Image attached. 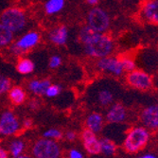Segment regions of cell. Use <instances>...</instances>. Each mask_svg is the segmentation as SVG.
Here are the masks:
<instances>
[{"label":"cell","mask_w":158,"mask_h":158,"mask_svg":"<svg viewBox=\"0 0 158 158\" xmlns=\"http://www.w3.org/2000/svg\"><path fill=\"white\" fill-rule=\"evenodd\" d=\"M128 118V112L126 107L119 102L113 103L106 114V120L110 123H123Z\"/></svg>","instance_id":"13"},{"label":"cell","mask_w":158,"mask_h":158,"mask_svg":"<svg viewBox=\"0 0 158 158\" xmlns=\"http://www.w3.org/2000/svg\"><path fill=\"white\" fill-rule=\"evenodd\" d=\"M61 63H62V60L59 56H52L49 61V66L51 68H56L61 64Z\"/></svg>","instance_id":"29"},{"label":"cell","mask_w":158,"mask_h":158,"mask_svg":"<svg viewBox=\"0 0 158 158\" xmlns=\"http://www.w3.org/2000/svg\"><path fill=\"white\" fill-rule=\"evenodd\" d=\"M150 132L144 126H135L126 135L123 142V149L128 153H136L148 144Z\"/></svg>","instance_id":"2"},{"label":"cell","mask_w":158,"mask_h":158,"mask_svg":"<svg viewBox=\"0 0 158 158\" xmlns=\"http://www.w3.org/2000/svg\"><path fill=\"white\" fill-rule=\"evenodd\" d=\"M86 2H87L89 5H97L98 2H99V0H86Z\"/></svg>","instance_id":"36"},{"label":"cell","mask_w":158,"mask_h":158,"mask_svg":"<svg viewBox=\"0 0 158 158\" xmlns=\"http://www.w3.org/2000/svg\"><path fill=\"white\" fill-rule=\"evenodd\" d=\"M83 44L85 46L86 54L96 58L110 56L114 49L113 39L104 32H94Z\"/></svg>","instance_id":"1"},{"label":"cell","mask_w":158,"mask_h":158,"mask_svg":"<svg viewBox=\"0 0 158 158\" xmlns=\"http://www.w3.org/2000/svg\"><path fill=\"white\" fill-rule=\"evenodd\" d=\"M85 125L86 128L95 134L100 133L104 126V118L102 114L98 112L91 113L85 120Z\"/></svg>","instance_id":"14"},{"label":"cell","mask_w":158,"mask_h":158,"mask_svg":"<svg viewBox=\"0 0 158 158\" xmlns=\"http://www.w3.org/2000/svg\"><path fill=\"white\" fill-rule=\"evenodd\" d=\"M98 102L100 105L102 106H109L114 102V95L110 90L103 89L100 90L98 93Z\"/></svg>","instance_id":"23"},{"label":"cell","mask_w":158,"mask_h":158,"mask_svg":"<svg viewBox=\"0 0 158 158\" xmlns=\"http://www.w3.org/2000/svg\"><path fill=\"white\" fill-rule=\"evenodd\" d=\"M13 33L3 24H0V47H5L12 41Z\"/></svg>","instance_id":"21"},{"label":"cell","mask_w":158,"mask_h":158,"mask_svg":"<svg viewBox=\"0 0 158 158\" xmlns=\"http://www.w3.org/2000/svg\"><path fill=\"white\" fill-rule=\"evenodd\" d=\"M94 32H96V31H94L89 26L83 27L81 30V31H80V39H81V41L82 43H84Z\"/></svg>","instance_id":"26"},{"label":"cell","mask_w":158,"mask_h":158,"mask_svg":"<svg viewBox=\"0 0 158 158\" xmlns=\"http://www.w3.org/2000/svg\"><path fill=\"white\" fill-rule=\"evenodd\" d=\"M15 158H32V157L28 156V155H26V154H21V155H19V156H17Z\"/></svg>","instance_id":"37"},{"label":"cell","mask_w":158,"mask_h":158,"mask_svg":"<svg viewBox=\"0 0 158 158\" xmlns=\"http://www.w3.org/2000/svg\"><path fill=\"white\" fill-rule=\"evenodd\" d=\"M61 92V87L57 84H50L46 92V95L49 98H53L58 96Z\"/></svg>","instance_id":"28"},{"label":"cell","mask_w":158,"mask_h":158,"mask_svg":"<svg viewBox=\"0 0 158 158\" xmlns=\"http://www.w3.org/2000/svg\"><path fill=\"white\" fill-rule=\"evenodd\" d=\"M31 154L33 158H59L61 148L56 140L43 137L33 143Z\"/></svg>","instance_id":"3"},{"label":"cell","mask_w":158,"mask_h":158,"mask_svg":"<svg viewBox=\"0 0 158 158\" xmlns=\"http://www.w3.org/2000/svg\"><path fill=\"white\" fill-rule=\"evenodd\" d=\"M97 66L99 70L103 71V72H107L118 77L124 74L120 59L118 58V57L107 56L103 57V58H99L97 63Z\"/></svg>","instance_id":"9"},{"label":"cell","mask_w":158,"mask_h":158,"mask_svg":"<svg viewBox=\"0 0 158 158\" xmlns=\"http://www.w3.org/2000/svg\"><path fill=\"white\" fill-rule=\"evenodd\" d=\"M64 6V0H48L45 6L46 11L48 14H53L60 11Z\"/></svg>","instance_id":"22"},{"label":"cell","mask_w":158,"mask_h":158,"mask_svg":"<svg viewBox=\"0 0 158 158\" xmlns=\"http://www.w3.org/2000/svg\"><path fill=\"white\" fill-rule=\"evenodd\" d=\"M26 149V143L22 139H14L9 145V153L13 158H15L21 154H23Z\"/></svg>","instance_id":"18"},{"label":"cell","mask_w":158,"mask_h":158,"mask_svg":"<svg viewBox=\"0 0 158 158\" xmlns=\"http://www.w3.org/2000/svg\"><path fill=\"white\" fill-rule=\"evenodd\" d=\"M0 20H1V24L7 27L12 32L21 31L27 24V17L25 12L17 8H10L5 10L1 14Z\"/></svg>","instance_id":"5"},{"label":"cell","mask_w":158,"mask_h":158,"mask_svg":"<svg viewBox=\"0 0 158 158\" xmlns=\"http://www.w3.org/2000/svg\"><path fill=\"white\" fill-rule=\"evenodd\" d=\"M88 26L96 32L103 33L110 27V17L108 13L100 8L92 9L87 16Z\"/></svg>","instance_id":"6"},{"label":"cell","mask_w":158,"mask_h":158,"mask_svg":"<svg viewBox=\"0 0 158 158\" xmlns=\"http://www.w3.org/2000/svg\"><path fill=\"white\" fill-rule=\"evenodd\" d=\"M9 155L10 153L7 150L0 147V158H9Z\"/></svg>","instance_id":"34"},{"label":"cell","mask_w":158,"mask_h":158,"mask_svg":"<svg viewBox=\"0 0 158 158\" xmlns=\"http://www.w3.org/2000/svg\"><path fill=\"white\" fill-rule=\"evenodd\" d=\"M32 124H33L32 119H31V118H26L23 121V128L26 129V130H28V129H31L32 127Z\"/></svg>","instance_id":"32"},{"label":"cell","mask_w":158,"mask_h":158,"mask_svg":"<svg viewBox=\"0 0 158 158\" xmlns=\"http://www.w3.org/2000/svg\"><path fill=\"white\" fill-rule=\"evenodd\" d=\"M139 118L143 126L148 130H158V103L151 104L143 108L139 114Z\"/></svg>","instance_id":"8"},{"label":"cell","mask_w":158,"mask_h":158,"mask_svg":"<svg viewBox=\"0 0 158 158\" xmlns=\"http://www.w3.org/2000/svg\"><path fill=\"white\" fill-rule=\"evenodd\" d=\"M65 138L68 141H74L77 138V135H76V133L74 131H68L65 134Z\"/></svg>","instance_id":"31"},{"label":"cell","mask_w":158,"mask_h":158,"mask_svg":"<svg viewBox=\"0 0 158 158\" xmlns=\"http://www.w3.org/2000/svg\"><path fill=\"white\" fill-rule=\"evenodd\" d=\"M68 157L69 158H83V155L79 150L72 149V150H70L68 152Z\"/></svg>","instance_id":"30"},{"label":"cell","mask_w":158,"mask_h":158,"mask_svg":"<svg viewBox=\"0 0 158 158\" xmlns=\"http://www.w3.org/2000/svg\"><path fill=\"white\" fill-rule=\"evenodd\" d=\"M16 69L21 74H24V75L30 74V73L33 72L34 64L30 59H21L16 65Z\"/></svg>","instance_id":"20"},{"label":"cell","mask_w":158,"mask_h":158,"mask_svg":"<svg viewBox=\"0 0 158 158\" xmlns=\"http://www.w3.org/2000/svg\"><path fill=\"white\" fill-rule=\"evenodd\" d=\"M140 17L150 25L158 26V0H145L141 6Z\"/></svg>","instance_id":"10"},{"label":"cell","mask_w":158,"mask_h":158,"mask_svg":"<svg viewBox=\"0 0 158 158\" xmlns=\"http://www.w3.org/2000/svg\"><path fill=\"white\" fill-rule=\"evenodd\" d=\"M125 81L130 87L142 92L149 91L153 87V80L152 76L142 69L135 68L131 72L126 73Z\"/></svg>","instance_id":"4"},{"label":"cell","mask_w":158,"mask_h":158,"mask_svg":"<svg viewBox=\"0 0 158 158\" xmlns=\"http://www.w3.org/2000/svg\"><path fill=\"white\" fill-rule=\"evenodd\" d=\"M20 130V123L12 112L6 111L0 118V135L10 136L16 135Z\"/></svg>","instance_id":"7"},{"label":"cell","mask_w":158,"mask_h":158,"mask_svg":"<svg viewBox=\"0 0 158 158\" xmlns=\"http://www.w3.org/2000/svg\"><path fill=\"white\" fill-rule=\"evenodd\" d=\"M81 138L84 150L89 154L97 155L100 152V143L99 139L97 136V134L90 131L89 129H84L81 134Z\"/></svg>","instance_id":"11"},{"label":"cell","mask_w":158,"mask_h":158,"mask_svg":"<svg viewBox=\"0 0 158 158\" xmlns=\"http://www.w3.org/2000/svg\"><path fill=\"white\" fill-rule=\"evenodd\" d=\"M10 88V80L6 77L0 76V95L8 92Z\"/></svg>","instance_id":"27"},{"label":"cell","mask_w":158,"mask_h":158,"mask_svg":"<svg viewBox=\"0 0 158 158\" xmlns=\"http://www.w3.org/2000/svg\"><path fill=\"white\" fill-rule=\"evenodd\" d=\"M30 108L31 110H37V109H39L40 108V103H39L38 100L32 99L31 102H30Z\"/></svg>","instance_id":"33"},{"label":"cell","mask_w":158,"mask_h":158,"mask_svg":"<svg viewBox=\"0 0 158 158\" xmlns=\"http://www.w3.org/2000/svg\"><path fill=\"white\" fill-rule=\"evenodd\" d=\"M100 143V153H103L105 156H112L117 152V145L114 142L109 138H102L99 139Z\"/></svg>","instance_id":"19"},{"label":"cell","mask_w":158,"mask_h":158,"mask_svg":"<svg viewBox=\"0 0 158 158\" xmlns=\"http://www.w3.org/2000/svg\"><path fill=\"white\" fill-rule=\"evenodd\" d=\"M119 59H120V62H121V64H122V67L124 70V73L131 72V71H133L136 68V64L132 57L124 56Z\"/></svg>","instance_id":"24"},{"label":"cell","mask_w":158,"mask_h":158,"mask_svg":"<svg viewBox=\"0 0 158 158\" xmlns=\"http://www.w3.org/2000/svg\"><path fill=\"white\" fill-rule=\"evenodd\" d=\"M39 34L37 32H28L25 34L18 42L11 47V51L14 54H21L32 48L39 42Z\"/></svg>","instance_id":"12"},{"label":"cell","mask_w":158,"mask_h":158,"mask_svg":"<svg viewBox=\"0 0 158 158\" xmlns=\"http://www.w3.org/2000/svg\"><path fill=\"white\" fill-rule=\"evenodd\" d=\"M49 85H50V81L48 80L32 81L28 84V88L35 95L42 96V95H46V92Z\"/></svg>","instance_id":"17"},{"label":"cell","mask_w":158,"mask_h":158,"mask_svg":"<svg viewBox=\"0 0 158 158\" xmlns=\"http://www.w3.org/2000/svg\"><path fill=\"white\" fill-rule=\"evenodd\" d=\"M49 39L56 45H64L67 40V28L64 26L53 30L49 34Z\"/></svg>","instance_id":"16"},{"label":"cell","mask_w":158,"mask_h":158,"mask_svg":"<svg viewBox=\"0 0 158 158\" xmlns=\"http://www.w3.org/2000/svg\"><path fill=\"white\" fill-rule=\"evenodd\" d=\"M43 137L45 138H50V139H54V140H58V139H62L63 138V133L58 130V129L55 128H51L47 130L44 134H43Z\"/></svg>","instance_id":"25"},{"label":"cell","mask_w":158,"mask_h":158,"mask_svg":"<svg viewBox=\"0 0 158 158\" xmlns=\"http://www.w3.org/2000/svg\"><path fill=\"white\" fill-rule=\"evenodd\" d=\"M136 158H158L156 155L154 154H151V153H148V154H144V155H141V156H138Z\"/></svg>","instance_id":"35"},{"label":"cell","mask_w":158,"mask_h":158,"mask_svg":"<svg viewBox=\"0 0 158 158\" xmlns=\"http://www.w3.org/2000/svg\"><path fill=\"white\" fill-rule=\"evenodd\" d=\"M9 98L13 105H21L27 99V94L20 86H14L9 90Z\"/></svg>","instance_id":"15"}]
</instances>
